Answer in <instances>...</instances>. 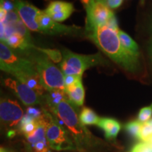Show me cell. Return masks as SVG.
<instances>
[{
  "label": "cell",
  "mask_w": 152,
  "mask_h": 152,
  "mask_svg": "<svg viewBox=\"0 0 152 152\" xmlns=\"http://www.w3.org/2000/svg\"><path fill=\"white\" fill-rule=\"evenodd\" d=\"M118 30H115L106 25L95 28L88 37L102 52L129 73L135 74L140 70L138 58L125 49L120 41Z\"/></svg>",
  "instance_id": "6da1fadb"
},
{
  "label": "cell",
  "mask_w": 152,
  "mask_h": 152,
  "mask_svg": "<svg viewBox=\"0 0 152 152\" xmlns=\"http://www.w3.org/2000/svg\"><path fill=\"white\" fill-rule=\"evenodd\" d=\"M49 109L68 131L75 144L77 151L85 152L94 147L96 143L94 136L84 125L82 124L73 106L67 98L64 99L56 106Z\"/></svg>",
  "instance_id": "7a4b0ae2"
},
{
  "label": "cell",
  "mask_w": 152,
  "mask_h": 152,
  "mask_svg": "<svg viewBox=\"0 0 152 152\" xmlns=\"http://www.w3.org/2000/svg\"><path fill=\"white\" fill-rule=\"evenodd\" d=\"M0 68L17 80L25 75L37 74L33 61L15 54L4 41L0 43Z\"/></svg>",
  "instance_id": "3957f363"
},
{
  "label": "cell",
  "mask_w": 152,
  "mask_h": 152,
  "mask_svg": "<svg viewBox=\"0 0 152 152\" xmlns=\"http://www.w3.org/2000/svg\"><path fill=\"white\" fill-rule=\"evenodd\" d=\"M33 61L39 77L41 84L48 92L54 90L65 91L64 75L61 70L42 53L33 57Z\"/></svg>",
  "instance_id": "277c9868"
},
{
  "label": "cell",
  "mask_w": 152,
  "mask_h": 152,
  "mask_svg": "<svg viewBox=\"0 0 152 152\" xmlns=\"http://www.w3.org/2000/svg\"><path fill=\"white\" fill-rule=\"evenodd\" d=\"M63 59L60 63L61 70L64 75H80L87 69L94 66L104 65L106 60L100 54L84 55L74 53L67 49L62 50Z\"/></svg>",
  "instance_id": "5b68a950"
},
{
  "label": "cell",
  "mask_w": 152,
  "mask_h": 152,
  "mask_svg": "<svg viewBox=\"0 0 152 152\" xmlns=\"http://www.w3.org/2000/svg\"><path fill=\"white\" fill-rule=\"evenodd\" d=\"M46 121V137L50 149L54 151H76L77 148L68 131L56 117L44 109Z\"/></svg>",
  "instance_id": "8992f818"
},
{
  "label": "cell",
  "mask_w": 152,
  "mask_h": 152,
  "mask_svg": "<svg viewBox=\"0 0 152 152\" xmlns=\"http://www.w3.org/2000/svg\"><path fill=\"white\" fill-rule=\"evenodd\" d=\"M23 115V110L17 101L9 98L1 99L0 118L1 124L7 129L14 130V128L18 126Z\"/></svg>",
  "instance_id": "52a82bcc"
},
{
  "label": "cell",
  "mask_w": 152,
  "mask_h": 152,
  "mask_svg": "<svg viewBox=\"0 0 152 152\" xmlns=\"http://www.w3.org/2000/svg\"><path fill=\"white\" fill-rule=\"evenodd\" d=\"M41 33L46 35H78L83 33V28L77 26H68L55 21L45 12L41 11L37 18Z\"/></svg>",
  "instance_id": "ba28073f"
},
{
  "label": "cell",
  "mask_w": 152,
  "mask_h": 152,
  "mask_svg": "<svg viewBox=\"0 0 152 152\" xmlns=\"http://www.w3.org/2000/svg\"><path fill=\"white\" fill-rule=\"evenodd\" d=\"M4 84L16 95L24 105L31 106L41 104L40 96L28 85L17 79L7 77L4 80Z\"/></svg>",
  "instance_id": "9c48e42d"
},
{
  "label": "cell",
  "mask_w": 152,
  "mask_h": 152,
  "mask_svg": "<svg viewBox=\"0 0 152 152\" xmlns=\"http://www.w3.org/2000/svg\"><path fill=\"white\" fill-rule=\"evenodd\" d=\"M15 6L19 18L28 29L41 33L40 27L37 23L38 16L41 11L24 0H15Z\"/></svg>",
  "instance_id": "30bf717a"
},
{
  "label": "cell",
  "mask_w": 152,
  "mask_h": 152,
  "mask_svg": "<svg viewBox=\"0 0 152 152\" xmlns=\"http://www.w3.org/2000/svg\"><path fill=\"white\" fill-rule=\"evenodd\" d=\"M115 17L113 12L106 4L96 2L93 7L90 24L86 26V32L92 33L95 28L107 25Z\"/></svg>",
  "instance_id": "8fae6325"
},
{
  "label": "cell",
  "mask_w": 152,
  "mask_h": 152,
  "mask_svg": "<svg viewBox=\"0 0 152 152\" xmlns=\"http://www.w3.org/2000/svg\"><path fill=\"white\" fill-rule=\"evenodd\" d=\"M45 11L53 20L59 23L69 18L75 11V8L71 2L56 0L50 2Z\"/></svg>",
  "instance_id": "7c38bea8"
},
{
  "label": "cell",
  "mask_w": 152,
  "mask_h": 152,
  "mask_svg": "<svg viewBox=\"0 0 152 152\" xmlns=\"http://www.w3.org/2000/svg\"><path fill=\"white\" fill-rule=\"evenodd\" d=\"M65 92L68 99L72 104L77 106H82L85 101V89L83 82L80 80L75 84L65 87Z\"/></svg>",
  "instance_id": "4fadbf2b"
},
{
  "label": "cell",
  "mask_w": 152,
  "mask_h": 152,
  "mask_svg": "<svg viewBox=\"0 0 152 152\" xmlns=\"http://www.w3.org/2000/svg\"><path fill=\"white\" fill-rule=\"evenodd\" d=\"M97 126L104 131L106 138L109 140L116 138L121 129V125L118 121L111 118H100Z\"/></svg>",
  "instance_id": "5bb4252c"
},
{
  "label": "cell",
  "mask_w": 152,
  "mask_h": 152,
  "mask_svg": "<svg viewBox=\"0 0 152 152\" xmlns=\"http://www.w3.org/2000/svg\"><path fill=\"white\" fill-rule=\"evenodd\" d=\"M4 42L10 47L11 48L19 49L21 50H26L28 49H34L35 46L32 44V42L28 41L23 37L21 35L18 33H14L10 37L7 38Z\"/></svg>",
  "instance_id": "9a60e30c"
},
{
  "label": "cell",
  "mask_w": 152,
  "mask_h": 152,
  "mask_svg": "<svg viewBox=\"0 0 152 152\" xmlns=\"http://www.w3.org/2000/svg\"><path fill=\"white\" fill-rule=\"evenodd\" d=\"M118 35L121 45L126 49L129 53H130L132 56L139 58L140 56V49L134 40H133L130 35L125 33L124 31L121 30H118Z\"/></svg>",
  "instance_id": "2e32d148"
},
{
  "label": "cell",
  "mask_w": 152,
  "mask_h": 152,
  "mask_svg": "<svg viewBox=\"0 0 152 152\" xmlns=\"http://www.w3.org/2000/svg\"><path fill=\"white\" fill-rule=\"evenodd\" d=\"M79 119L83 125H97L100 121V118L92 109L88 107H84L81 110L79 115Z\"/></svg>",
  "instance_id": "e0dca14e"
},
{
  "label": "cell",
  "mask_w": 152,
  "mask_h": 152,
  "mask_svg": "<svg viewBox=\"0 0 152 152\" xmlns=\"http://www.w3.org/2000/svg\"><path fill=\"white\" fill-rule=\"evenodd\" d=\"M49 92V93L46 96L48 108L56 106L61 101L66 98V96H67L65 91L64 90H54Z\"/></svg>",
  "instance_id": "ac0fdd59"
},
{
  "label": "cell",
  "mask_w": 152,
  "mask_h": 152,
  "mask_svg": "<svg viewBox=\"0 0 152 152\" xmlns=\"http://www.w3.org/2000/svg\"><path fill=\"white\" fill-rule=\"evenodd\" d=\"M38 52L42 53L48 57V58L54 63H61L63 59L62 52H61L58 49H44L39 48V47H35L34 48Z\"/></svg>",
  "instance_id": "d6986e66"
},
{
  "label": "cell",
  "mask_w": 152,
  "mask_h": 152,
  "mask_svg": "<svg viewBox=\"0 0 152 152\" xmlns=\"http://www.w3.org/2000/svg\"><path fill=\"white\" fill-rule=\"evenodd\" d=\"M141 126L142 123H140L137 120V121H130V122L127 123L125 126V129L128 132V134H130L132 137L139 140V135H140Z\"/></svg>",
  "instance_id": "ffe728a7"
},
{
  "label": "cell",
  "mask_w": 152,
  "mask_h": 152,
  "mask_svg": "<svg viewBox=\"0 0 152 152\" xmlns=\"http://www.w3.org/2000/svg\"><path fill=\"white\" fill-rule=\"evenodd\" d=\"M152 137V125L147 122L142 123L141 129H140L139 140L142 142H147Z\"/></svg>",
  "instance_id": "44dd1931"
},
{
  "label": "cell",
  "mask_w": 152,
  "mask_h": 152,
  "mask_svg": "<svg viewBox=\"0 0 152 152\" xmlns=\"http://www.w3.org/2000/svg\"><path fill=\"white\" fill-rule=\"evenodd\" d=\"M14 26L16 33H18L20 35H21L25 39L31 42V37H30V34L28 31V29L21 20H19L18 22L14 24Z\"/></svg>",
  "instance_id": "7402d4cb"
},
{
  "label": "cell",
  "mask_w": 152,
  "mask_h": 152,
  "mask_svg": "<svg viewBox=\"0 0 152 152\" xmlns=\"http://www.w3.org/2000/svg\"><path fill=\"white\" fill-rule=\"evenodd\" d=\"M152 116V104L149 106L142 108L140 109L138 114V121L140 123H144L149 121Z\"/></svg>",
  "instance_id": "603a6c76"
},
{
  "label": "cell",
  "mask_w": 152,
  "mask_h": 152,
  "mask_svg": "<svg viewBox=\"0 0 152 152\" xmlns=\"http://www.w3.org/2000/svg\"><path fill=\"white\" fill-rule=\"evenodd\" d=\"M83 7L86 11V26L90 24L93 7L96 3L95 0H80Z\"/></svg>",
  "instance_id": "cb8c5ba5"
},
{
  "label": "cell",
  "mask_w": 152,
  "mask_h": 152,
  "mask_svg": "<svg viewBox=\"0 0 152 152\" xmlns=\"http://www.w3.org/2000/svg\"><path fill=\"white\" fill-rule=\"evenodd\" d=\"M130 152H152V146L148 142H140L136 144Z\"/></svg>",
  "instance_id": "d4e9b609"
},
{
  "label": "cell",
  "mask_w": 152,
  "mask_h": 152,
  "mask_svg": "<svg viewBox=\"0 0 152 152\" xmlns=\"http://www.w3.org/2000/svg\"><path fill=\"white\" fill-rule=\"evenodd\" d=\"M37 125L38 121L37 119L35 120L34 121H32V122L28 123V124L23 125L21 127H19V129H20V132L25 134V136H27L35 130V129L37 127Z\"/></svg>",
  "instance_id": "484cf974"
},
{
  "label": "cell",
  "mask_w": 152,
  "mask_h": 152,
  "mask_svg": "<svg viewBox=\"0 0 152 152\" xmlns=\"http://www.w3.org/2000/svg\"><path fill=\"white\" fill-rule=\"evenodd\" d=\"M26 113L33 117L34 119H39V118L42 116L44 111H42L41 110L37 109V108L33 107V106H29L26 110Z\"/></svg>",
  "instance_id": "4316f807"
},
{
  "label": "cell",
  "mask_w": 152,
  "mask_h": 152,
  "mask_svg": "<svg viewBox=\"0 0 152 152\" xmlns=\"http://www.w3.org/2000/svg\"><path fill=\"white\" fill-rule=\"evenodd\" d=\"M82 80V76L80 75H64V83H65V87L70 86V85L75 84Z\"/></svg>",
  "instance_id": "83f0119b"
},
{
  "label": "cell",
  "mask_w": 152,
  "mask_h": 152,
  "mask_svg": "<svg viewBox=\"0 0 152 152\" xmlns=\"http://www.w3.org/2000/svg\"><path fill=\"white\" fill-rule=\"evenodd\" d=\"M1 8L5 9L7 11H12L16 9L15 4L12 3L9 0H1Z\"/></svg>",
  "instance_id": "f1b7e54d"
},
{
  "label": "cell",
  "mask_w": 152,
  "mask_h": 152,
  "mask_svg": "<svg viewBox=\"0 0 152 152\" xmlns=\"http://www.w3.org/2000/svg\"><path fill=\"white\" fill-rule=\"evenodd\" d=\"M123 0H106V4L111 9H116L121 6Z\"/></svg>",
  "instance_id": "f546056e"
},
{
  "label": "cell",
  "mask_w": 152,
  "mask_h": 152,
  "mask_svg": "<svg viewBox=\"0 0 152 152\" xmlns=\"http://www.w3.org/2000/svg\"><path fill=\"white\" fill-rule=\"evenodd\" d=\"M7 13H8V11H7L5 9L0 7V20H1V23H4L7 16Z\"/></svg>",
  "instance_id": "4dcf8cb0"
},
{
  "label": "cell",
  "mask_w": 152,
  "mask_h": 152,
  "mask_svg": "<svg viewBox=\"0 0 152 152\" xmlns=\"http://www.w3.org/2000/svg\"><path fill=\"white\" fill-rule=\"evenodd\" d=\"M149 54L150 58H151V63H152V39H151V41L150 42V43H149Z\"/></svg>",
  "instance_id": "1f68e13d"
},
{
  "label": "cell",
  "mask_w": 152,
  "mask_h": 152,
  "mask_svg": "<svg viewBox=\"0 0 152 152\" xmlns=\"http://www.w3.org/2000/svg\"><path fill=\"white\" fill-rule=\"evenodd\" d=\"M95 1H96V2H102V3L106 4V0H95Z\"/></svg>",
  "instance_id": "d6a6232c"
},
{
  "label": "cell",
  "mask_w": 152,
  "mask_h": 152,
  "mask_svg": "<svg viewBox=\"0 0 152 152\" xmlns=\"http://www.w3.org/2000/svg\"><path fill=\"white\" fill-rule=\"evenodd\" d=\"M1 152H7L5 151V149H4V148H2V147H1Z\"/></svg>",
  "instance_id": "836d02e7"
},
{
  "label": "cell",
  "mask_w": 152,
  "mask_h": 152,
  "mask_svg": "<svg viewBox=\"0 0 152 152\" xmlns=\"http://www.w3.org/2000/svg\"><path fill=\"white\" fill-rule=\"evenodd\" d=\"M148 122H149V123H151V124L152 125V118H151V119H150V120H149V121H148Z\"/></svg>",
  "instance_id": "e575fe53"
},
{
  "label": "cell",
  "mask_w": 152,
  "mask_h": 152,
  "mask_svg": "<svg viewBox=\"0 0 152 152\" xmlns=\"http://www.w3.org/2000/svg\"><path fill=\"white\" fill-rule=\"evenodd\" d=\"M151 31L152 33V18H151Z\"/></svg>",
  "instance_id": "d590c367"
},
{
  "label": "cell",
  "mask_w": 152,
  "mask_h": 152,
  "mask_svg": "<svg viewBox=\"0 0 152 152\" xmlns=\"http://www.w3.org/2000/svg\"><path fill=\"white\" fill-rule=\"evenodd\" d=\"M49 152H52V151H50V150H49Z\"/></svg>",
  "instance_id": "8d00e7d4"
},
{
  "label": "cell",
  "mask_w": 152,
  "mask_h": 152,
  "mask_svg": "<svg viewBox=\"0 0 152 152\" xmlns=\"http://www.w3.org/2000/svg\"><path fill=\"white\" fill-rule=\"evenodd\" d=\"M142 1H144V0H142Z\"/></svg>",
  "instance_id": "74e56055"
},
{
  "label": "cell",
  "mask_w": 152,
  "mask_h": 152,
  "mask_svg": "<svg viewBox=\"0 0 152 152\" xmlns=\"http://www.w3.org/2000/svg\"><path fill=\"white\" fill-rule=\"evenodd\" d=\"M47 1H48V0H47Z\"/></svg>",
  "instance_id": "f35d334b"
}]
</instances>
